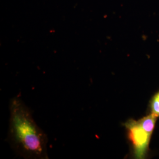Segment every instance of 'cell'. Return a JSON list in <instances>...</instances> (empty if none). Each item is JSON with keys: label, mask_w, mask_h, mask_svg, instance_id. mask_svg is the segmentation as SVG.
<instances>
[{"label": "cell", "mask_w": 159, "mask_h": 159, "mask_svg": "<svg viewBox=\"0 0 159 159\" xmlns=\"http://www.w3.org/2000/svg\"><path fill=\"white\" fill-rule=\"evenodd\" d=\"M156 121L157 117L148 114L137 120L130 119L123 124L134 159H145L148 156L150 143Z\"/></svg>", "instance_id": "cell-2"}, {"label": "cell", "mask_w": 159, "mask_h": 159, "mask_svg": "<svg viewBox=\"0 0 159 159\" xmlns=\"http://www.w3.org/2000/svg\"><path fill=\"white\" fill-rule=\"evenodd\" d=\"M9 136L13 147L29 158L46 157L45 134L34 121L29 109L20 99L12 100L10 109Z\"/></svg>", "instance_id": "cell-1"}, {"label": "cell", "mask_w": 159, "mask_h": 159, "mask_svg": "<svg viewBox=\"0 0 159 159\" xmlns=\"http://www.w3.org/2000/svg\"><path fill=\"white\" fill-rule=\"evenodd\" d=\"M149 112L156 117H159V90L151 98L149 105Z\"/></svg>", "instance_id": "cell-3"}]
</instances>
